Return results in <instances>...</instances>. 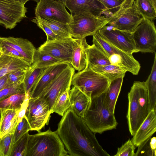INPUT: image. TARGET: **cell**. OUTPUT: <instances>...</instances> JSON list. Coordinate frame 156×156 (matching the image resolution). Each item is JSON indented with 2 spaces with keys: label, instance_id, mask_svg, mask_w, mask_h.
Returning a JSON list of instances; mask_svg holds the SVG:
<instances>
[{
  "label": "cell",
  "instance_id": "1",
  "mask_svg": "<svg viewBox=\"0 0 156 156\" xmlns=\"http://www.w3.org/2000/svg\"><path fill=\"white\" fill-rule=\"evenodd\" d=\"M56 131L69 156H109L83 119L71 108L66 110Z\"/></svg>",
  "mask_w": 156,
  "mask_h": 156
},
{
  "label": "cell",
  "instance_id": "2",
  "mask_svg": "<svg viewBox=\"0 0 156 156\" xmlns=\"http://www.w3.org/2000/svg\"><path fill=\"white\" fill-rule=\"evenodd\" d=\"M128 98L126 118L129 132L133 136L150 112L145 82L134 81Z\"/></svg>",
  "mask_w": 156,
  "mask_h": 156
},
{
  "label": "cell",
  "instance_id": "3",
  "mask_svg": "<svg viewBox=\"0 0 156 156\" xmlns=\"http://www.w3.org/2000/svg\"><path fill=\"white\" fill-rule=\"evenodd\" d=\"M105 92L90 99L83 118L89 128L95 134H101L106 131L115 129L118 124L114 114L110 111L106 104Z\"/></svg>",
  "mask_w": 156,
  "mask_h": 156
},
{
  "label": "cell",
  "instance_id": "4",
  "mask_svg": "<svg viewBox=\"0 0 156 156\" xmlns=\"http://www.w3.org/2000/svg\"><path fill=\"white\" fill-rule=\"evenodd\" d=\"M69 156L56 131L29 135L26 156Z\"/></svg>",
  "mask_w": 156,
  "mask_h": 156
},
{
  "label": "cell",
  "instance_id": "5",
  "mask_svg": "<svg viewBox=\"0 0 156 156\" xmlns=\"http://www.w3.org/2000/svg\"><path fill=\"white\" fill-rule=\"evenodd\" d=\"M93 42L108 58L110 64L120 67L133 75H137L140 64L133 55L111 44L104 40L98 32L93 35Z\"/></svg>",
  "mask_w": 156,
  "mask_h": 156
},
{
  "label": "cell",
  "instance_id": "6",
  "mask_svg": "<svg viewBox=\"0 0 156 156\" xmlns=\"http://www.w3.org/2000/svg\"><path fill=\"white\" fill-rule=\"evenodd\" d=\"M110 82L102 74L86 68L74 74L71 84L77 87L91 99L104 93Z\"/></svg>",
  "mask_w": 156,
  "mask_h": 156
},
{
  "label": "cell",
  "instance_id": "7",
  "mask_svg": "<svg viewBox=\"0 0 156 156\" xmlns=\"http://www.w3.org/2000/svg\"><path fill=\"white\" fill-rule=\"evenodd\" d=\"M109 22L108 17L104 16H95L87 12L74 14L69 24L70 34L74 38L93 36Z\"/></svg>",
  "mask_w": 156,
  "mask_h": 156
},
{
  "label": "cell",
  "instance_id": "8",
  "mask_svg": "<svg viewBox=\"0 0 156 156\" xmlns=\"http://www.w3.org/2000/svg\"><path fill=\"white\" fill-rule=\"evenodd\" d=\"M134 0H124L119 10L108 17L107 24L121 30L132 33L143 21L133 6Z\"/></svg>",
  "mask_w": 156,
  "mask_h": 156
},
{
  "label": "cell",
  "instance_id": "9",
  "mask_svg": "<svg viewBox=\"0 0 156 156\" xmlns=\"http://www.w3.org/2000/svg\"><path fill=\"white\" fill-rule=\"evenodd\" d=\"M132 33L137 52H156V30L153 20L144 19Z\"/></svg>",
  "mask_w": 156,
  "mask_h": 156
},
{
  "label": "cell",
  "instance_id": "10",
  "mask_svg": "<svg viewBox=\"0 0 156 156\" xmlns=\"http://www.w3.org/2000/svg\"><path fill=\"white\" fill-rule=\"evenodd\" d=\"M75 69L70 64L46 87L39 97L44 99L48 104L51 114L59 96L67 88L70 87Z\"/></svg>",
  "mask_w": 156,
  "mask_h": 156
},
{
  "label": "cell",
  "instance_id": "11",
  "mask_svg": "<svg viewBox=\"0 0 156 156\" xmlns=\"http://www.w3.org/2000/svg\"><path fill=\"white\" fill-rule=\"evenodd\" d=\"M51 114L48 104L44 99L39 97L29 99L25 116L31 131L40 132L46 125H48Z\"/></svg>",
  "mask_w": 156,
  "mask_h": 156
},
{
  "label": "cell",
  "instance_id": "12",
  "mask_svg": "<svg viewBox=\"0 0 156 156\" xmlns=\"http://www.w3.org/2000/svg\"><path fill=\"white\" fill-rule=\"evenodd\" d=\"M35 18L55 21L69 24L72 20L73 15L65 6L56 0H40L35 9Z\"/></svg>",
  "mask_w": 156,
  "mask_h": 156
},
{
  "label": "cell",
  "instance_id": "13",
  "mask_svg": "<svg viewBox=\"0 0 156 156\" xmlns=\"http://www.w3.org/2000/svg\"><path fill=\"white\" fill-rule=\"evenodd\" d=\"M98 33L104 40L126 53L133 54L138 52L132 33L121 30L107 25L101 28Z\"/></svg>",
  "mask_w": 156,
  "mask_h": 156
},
{
  "label": "cell",
  "instance_id": "14",
  "mask_svg": "<svg viewBox=\"0 0 156 156\" xmlns=\"http://www.w3.org/2000/svg\"><path fill=\"white\" fill-rule=\"evenodd\" d=\"M25 4L15 0H0V24L6 29L14 28L26 17Z\"/></svg>",
  "mask_w": 156,
  "mask_h": 156
},
{
  "label": "cell",
  "instance_id": "15",
  "mask_svg": "<svg viewBox=\"0 0 156 156\" xmlns=\"http://www.w3.org/2000/svg\"><path fill=\"white\" fill-rule=\"evenodd\" d=\"M72 37L45 41L38 48L64 63L71 64Z\"/></svg>",
  "mask_w": 156,
  "mask_h": 156
},
{
  "label": "cell",
  "instance_id": "16",
  "mask_svg": "<svg viewBox=\"0 0 156 156\" xmlns=\"http://www.w3.org/2000/svg\"><path fill=\"white\" fill-rule=\"evenodd\" d=\"M65 6L71 14L87 12L97 16L111 15L106 6L98 0H67Z\"/></svg>",
  "mask_w": 156,
  "mask_h": 156
},
{
  "label": "cell",
  "instance_id": "17",
  "mask_svg": "<svg viewBox=\"0 0 156 156\" xmlns=\"http://www.w3.org/2000/svg\"><path fill=\"white\" fill-rule=\"evenodd\" d=\"M69 64L63 63L46 68L31 90L29 98L38 97L48 85Z\"/></svg>",
  "mask_w": 156,
  "mask_h": 156
},
{
  "label": "cell",
  "instance_id": "18",
  "mask_svg": "<svg viewBox=\"0 0 156 156\" xmlns=\"http://www.w3.org/2000/svg\"><path fill=\"white\" fill-rule=\"evenodd\" d=\"M0 40L16 50L31 66L36 49L30 41L26 39L12 37H0Z\"/></svg>",
  "mask_w": 156,
  "mask_h": 156
},
{
  "label": "cell",
  "instance_id": "19",
  "mask_svg": "<svg viewBox=\"0 0 156 156\" xmlns=\"http://www.w3.org/2000/svg\"><path fill=\"white\" fill-rule=\"evenodd\" d=\"M156 131V110L152 109L140 126L132 139V141L136 147L152 135Z\"/></svg>",
  "mask_w": 156,
  "mask_h": 156
},
{
  "label": "cell",
  "instance_id": "20",
  "mask_svg": "<svg viewBox=\"0 0 156 156\" xmlns=\"http://www.w3.org/2000/svg\"><path fill=\"white\" fill-rule=\"evenodd\" d=\"M88 45L86 38H72L73 51L71 65L78 71L83 70L87 66L86 49Z\"/></svg>",
  "mask_w": 156,
  "mask_h": 156
},
{
  "label": "cell",
  "instance_id": "21",
  "mask_svg": "<svg viewBox=\"0 0 156 156\" xmlns=\"http://www.w3.org/2000/svg\"><path fill=\"white\" fill-rule=\"evenodd\" d=\"M71 108L83 118L90 101V99L77 87L73 86L70 90Z\"/></svg>",
  "mask_w": 156,
  "mask_h": 156
},
{
  "label": "cell",
  "instance_id": "22",
  "mask_svg": "<svg viewBox=\"0 0 156 156\" xmlns=\"http://www.w3.org/2000/svg\"><path fill=\"white\" fill-rule=\"evenodd\" d=\"M30 66L24 59L0 54V78L12 72L27 70Z\"/></svg>",
  "mask_w": 156,
  "mask_h": 156
},
{
  "label": "cell",
  "instance_id": "23",
  "mask_svg": "<svg viewBox=\"0 0 156 156\" xmlns=\"http://www.w3.org/2000/svg\"><path fill=\"white\" fill-rule=\"evenodd\" d=\"M2 110L0 121V139L8 134H14L18 123V115L19 110Z\"/></svg>",
  "mask_w": 156,
  "mask_h": 156
},
{
  "label": "cell",
  "instance_id": "24",
  "mask_svg": "<svg viewBox=\"0 0 156 156\" xmlns=\"http://www.w3.org/2000/svg\"><path fill=\"white\" fill-rule=\"evenodd\" d=\"M123 77L117 78L110 81L105 92V103L110 111L115 114V105L121 91Z\"/></svg>",
  "mask_w": 156,
  "mask_h": 156
},
{
  "label": "cell",
  "instance_id": "25",
  "mask_svg": "<svg viewBox=\"0 0 156 156\" xmlns=\"http://www.w3.org/2000/svg\"><path fill=\"white\" fill-rule=\"evenodd\" d=\"M86 52L87 60L86 68L91 69L96 66L110 64L107 57L94 44L91 45L88 44Z\"/></svg>",
  "mask_w": 156,
  "mask_h": 156
},
{
  "label": "cell",
  "instance_id": "26",
  "mask_svg": "<svg viewBox=\"0 0 156 156\" xmlns=\"http://www.w3.org/2000/svg\"><path fill=\"white\" fill-rule=\"evenodd\" d=\"M133 6L144 19H155L156 0H134Z\"/></svg>",
  "mask_w": 156,
  "mask_h": 156
},
{
  "label": "cell",
  "instance_id": "27",
  "mask_svg": "<svg viewBox=\"0 0 156 156\" xmlns=\"http://www.w3.org/2000/svg\"><path fill=\"white\" fill-rule=\"evenodd\" d=\"M147 87L149 112L156 110V53L151 73L145 81Z\"/></svg>",
  "mask_w": 156,
  "mask_h": 156
},
{
  "label": "cell",
  "instance_id": "28",
  "mask_svg": "<svg viewBox=\"0 0 156 156\" xmlns=\"http://www.w3.org/2000/svg\"><path fill=\"white\" fill-rule=\"evenodd\" d=\"M63 63L64 62L37 49L35 51L31 67L34 69L45 68Z\"/></svg>",
  "mask_w": 156,
  "mask_h": 156
},
{
  "label": "cell",
  "instance_id": "29",
  "mask_svg": "<svg viewBox=\"0 0 156 156\" xmlns=\"http://www.w3.org/2000/svg\"><path fill=\"white\" fill-rule=\"evenodd\" d=\"M91 69L103 75L110 81L119 77L124 78L127 72L124 69L111 64L96 66Z\"/></svg>",
  "mask_w": 156,
  "mask_h": 156
},
{
  "label": "cell",
  "instance_id": "30",
  "mask_svg": "<svg viewBox=\"0 0 156 156\" xmlns=\"http://www.w3.org/2000/svg\"><path fill=\"white\" fill-rule=\"evenodd\" d=\"M34 19L49 27L60 39L72 38L70 34L69 24L39 18Z\"/></svg>",
  "mask_w": 156,
  "mask_h": 156
},
{
  "label": "cell",
  "instance_id": "31",
  "mask_svg": "<svg viewBox=\"0 0 156 156\" xmlns=\"http://www.w3.org/2000/svg\"><path fill=\"white\" fill-rule=\"evenodd\" d=\"M46 68L34 69L32 68L30 66L26 71L23 83L26 94L29 95L32 88Z\"/></svg>",
  "mask_w": 156,
  "mask_h": 156
},
{
  "label": "cell",
  "instance_id": "32",
  "mask_svg": "<svg viewBox=\"0 0 156 156\" xmlns=\"http://www.w3.org/2000/svg\"><path fill=\"white\" fill-rule=\"evenodd\" d=\"M26 95L23 93L11 95L0 102V109L19 110Z\"/></svg>",
  "mask_w": 156,
  "mask_h": 156
},
{
  "label": "cell",
  "instance_id": "33",
  "mask_svg": "<svg viewBox=\"0 0 156 156\" xmlns=\"http://www.w3.org/2000/svg\"><path fill=\"white\" fill-rule=\"evenodd\" d=\"M70 87L67 88L58 97L53 107L54 112L62 116L65 112L70 107L69 92Z\"/></svg>",
  "mask_w": 156,
  "mask_h": 156
},
{
  "label": "cell",
  "instance_id": "34",
  "mask_svg": "<svg viewBox=\"0 0 156 156\" xmlns=\"http://www.w3.org/2000/svg\"><path fill=\"white\" fill-rule=\"evenodd\" d=\"M138 147L135 156H156V137L149 138Z\"/></svg>",
  "mask_w": 156,
  "mask_h": 156
},
{
  "label": "cell",
  "instance_id": "35",
  "mask_svg": "<svg viewBox=\"0 0 156 156\" xmlns=\"http://www.w3.org/2000/svg\"><path fill=\"white\" fill-rule=\"evenodd\" d=\"M15 143L14 134H9L0 139V156H11Z\"/></svg>",
  "mask_w": 156,
  "mask_h": 156
},
{
  "label": "cell",
  "instance_id": "36",
  "mask_svg": "<svg viewBox=\"0 0 156 156\" xmlns=\"http://www.w3.org/2000/svg\"><path fill=\"white\" fill-rule=\"evenodd\" d=\"M29 135L28 131L14 143L11 156H26Z\"/></svg>",
  "mask_w": 156,
  "mask_h": 156
},
{
  "label": "cell",
  "instance_id": "37",
  "mask_svg": "<svg viewBox=\"0 0 156 156\" xmlns=\"http://www.w3.org/2000/svg\"><path fill=\"white\" fill-rule=\"evenodd\" d=\"M23 83H15L0 90V102L13 94L25 93Z\"/></svg>",
  "mask_w": 156,
  "mask_h": 156
},
{
  "label": "cell",
  "instance_id": "38",
  "mask_svg": "<svg viewBox=\"0 0 156 156\" xmlns=\"http://www.w3.org/2000/svg\"><path fill=\"white\" fill-rule=\"evenodd\" d=\"M136 147L131 140L129 139L120 147L118 148L117 152L114 156H135Z\"/></svg>",
  "mask_w": 156,
  "mask_h": 156
},
{
  "label": "cell",
  "instance_id": "39",
  "mask_svg": "<svg viewBox=\"0 0 156 156\" xmlns=\"http://www.w3.org/2000/svg\"><path fill=\"white\" fill-rule=\"evenodd\" d=\"M31 130V128L26 117L18 123L14 133L15 142L27 132Z\"/></svg>",
  "mask_w": 156,
  "mask_h": 156
},
{
  "label": "cell",
  "instance_id": "40",
  "mask_svg": "<svg viewBox=\"0 0 156 156\" xmlns=\"http://www.w3.org/2000/svg\"><path fill=\"white\" fill-rule=\"evenodd\" d=\"M27 70H20L8 73L7 75L9 84L12 86L15 83H23Z\"/></svg>",
  "mask_w": 156,
  "mask_h": 156
},
{
  "label": "cell",
  "instance_id": "41",
  "mask_svg": "<svg viewBox=\"0 0 156 156\" xmlns=\"http://www.w3.org/2000/svg\"><path fill=\"white\" fill-rule=\"evenodd\" d=\"M0 54L23 59V56L16 50L0 40Z\"/></svg>",
  "mask_w": 156,
  "mask_h": 156
},
{
  "label": "cell",
  "instance_id": "42",
  "mask_svg": "<svg viewBox=\"0 0 156 156\" xmlns=\"http://www.w3.org/2000/svg\"><path fill=\"white\" fill-rule=\"evenodd\" d=\"M32 21L35 23L45 33L47 36V40L46 41L49 42L60 39L58 37L48 26L45 24L38 21L34 18Z\"/></svg>",
  "mask_w": 156,
  "mask_h": 156
},
{
  "label": "cell",
  "instance_id": "43",
  "mask_svg": "<svg viewBox=\"0 0 156 156\" xmlns=\"http://www.w3.org/2000/svg\"><path fill=\"white\" fill-rule=\"evenodd\" d=\"M98 0L106 6L111 16L119 10L122 2L118 0Z\"/></svg>",
  "mask_w": 156,
  "mask_h": 156
},
{
  "label": "cell",
  "instance_id": "44",
  "mask_svg": "<svg viewBox=\"0 0 156 156\" xmlns=\"http://www.w3.org/2000/svg\"><path fill=\"white\" fill-rule=\"evenodd\" d=\"M26 97L21 105V107L19 110L18 115V123L20 122L22 119L25 116L26 112L28 106L29 101V95L26 94Z\"/></svg>",
  "mask_w": 156,
  "mask_h": 156
},
{
  "label": "cell",
  "instance_id": "45",
  "mask_svg": "<svg viewBox=\"0 0 156 156\" xmlns=\"http://www.w3.org/2000/svg\"><path fill=\"white\" fill-rule=\"evenodd\" d=\"M7 74L0 78V90L12 86L9 85L8 83Z\"/></svg>",
  "mask_w": 156,
  "mask_h": 156
},
{
  "label": "cell",
  "instance_id": "46",
  "mask_svg": "<svg viewBox=\"0 0 156 156\" xmlns=\"http://www.w3.org/2000/svg\"><path fill=\"white\" fill-rule=\"evenodd\" d=\"M16 1L18 2L21 3L25 4L28 1L30 0H33L36 2L37 3L39 2V0H15Z\"/></svg>",
  "mask_w": 156,
  "mask_h": 156
},
{
  "label": "cell",
  "instance_id": "47",
  "mask_svg": "<svg viewBox=\"0 0 156 156\" xmlns=\"http://www.w3.org/2000/svg\"><path fill=\"white\" fill-rule=\"evenodd\" d=\"M62 3V4H63L64 5H65L66 1L67 0H56Z\"/></svg>",
  "mask_w": 156,
  "mask_h": 156
},
{
  "label": "cell",
  "instance_id": "48",
  "mask_svg": "<svg viewBox=\"0 0 156 156\" xmlns=\"http://www.w3.org/2000/svg\"><path fill=\"white\" fill-rule=\"evenodd\" d=\"M2 111V110L1 109H0V121L1 117Z\"/></svg>",
  "mask_w": 156,
  "mask_h": 156
},
{
  "label": "cell",
  "instance_id": "49",
  "mask_svg": "<svg viewBox=\"0 0 156 156\" xmlns=\"http://www.w3.org/2000/svg\"><path fill=\"white\" fill-rule=\"evenodd\" d=\"M118 0L120 1H121V2H123L124 0Z\"/></svg>",
  "mask_w": 156,
  "mask_h": 156
}]
</instances>
